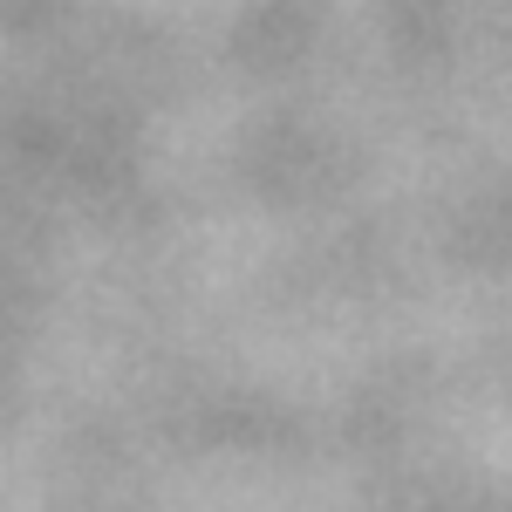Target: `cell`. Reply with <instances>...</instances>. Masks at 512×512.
<instances>
[]
</instances>
